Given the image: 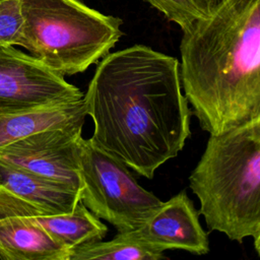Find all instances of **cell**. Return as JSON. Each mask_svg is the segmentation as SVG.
Here are the masks:
<instances>
[{
  "label": "cell",
  "mask_w": 260,
  "mask_h": 260,
  "mask_svg": "<svg viewBox=\"0 0 260 260\" xmlns=\"http://www.w3.org/2000/svg\"><path fill=\"white\" fill-rule=\"evenodd\" d=\"M91 140L146 179L176 157L190 135L179 60L144 45L109 53L84 94Z\"/></svg>",
  "instance_id": "obj_1"
},
{
  "label": "cell",
  "mask_w": 260,
  "mask_h": 260,
  "mask_svg": "<svg viewBox=\"0 0 260 260\" xmlns=\"http://www.w3.org/2000/svg\"><path fill=\"white\" fill-rule=\"evenodd\" d=\"M181 80L201 128L260 119V0H223L183 31Z\"/></svg>",
  "instance_id": "obj_2"
},
{
  "label": "cell",
  "mask_w": 260,
  "mask_h": 260,
  "mask_svg": "<svg viewBox=\"0 0 260 260\" xmlns=\"http://www.w3.org/2000/svg\"><path fill=\"white\" fill-rule=\"evenodd\" d=\"M210 231L243 242L260 230V119L210 134L189 176Z\"/></svg>",
  "instance_id": "obj_3"
},
{
  "label": "cell",
  "mask_w": 260,
  "mask_h": 260,
  "mask_svg": "<svg viewBox=\"0 0 260 260\" xmlns=\"http://www.w3.org/2000/svg\"><path fill=\"white\" fill-rule=\"evenodd\" d=\"M20 47L62 76L84 72L123 36L121 18L79 0H20Z\"/></svg>",
  "instance_id": "obj_4"
},
{
  "label": "cell",
  "mask_w": 260,
  "mask_h": 260,
  "mask_svg": "<svg viewBox=\"0 0 260 260\" xmlns=\"http://www.w3.org/2000/svg\"><path fill=\"white\" fill-rule=\"evenodd\" d=\"M80 176L82 203L118 232L137 230L162 203L138 184L128 166L90 138L81 141Z\"/></svg>",
  "instance_id": "obj_5"
},
{
  "label": "cell",
  "mask_w": 260,
  "mask_h": 260,
  "mask_svg": "<svg viewBox=\"0 0 260 260\" xmlns=\"http://www.w3.org/2000/svg\"><path fill=\"white\" fill-rule=\"evenodd\" d=\"M84 98L65 77L30 54L0 45V113H17Z\"/></svg>",
  "instance_id": "obj_6"
},
{
  "label": "cell",
  "mask_w": 260,
  "mask_h": 260,
  "mask_svg": "<svg viewBox=\"0 0 260 260\" xmlns=\"http://www.w3.org/2000/svg\"><path fill=\"white\" fill-rule=\"evenodd\" d=\"M82 127L46 129L0 148L9 162L81 193Z\"/></svg>",
  "instance_id": "obj_7"
},
{
  "label": "cell",
  "mask_w": 260,
  "mask_h": 260,
  "mask_svg": "<svg viewBox=\"0 0 260 260\" xmlns=\"http://www.w3.org/2000/svg\"><path fill=\"white\" fill-rule=\"evenodd\" d=\"M135 233L164 252L169 249H181L194 255L209 252L208 236L199 221V212L185 190L162 201Z\"/></svg>",
  "instance_id": "obj_8"
},
{
  "label": "cell",
  "mask_w": 260,
  "mask_h": 260,
  "mask_svg": "<svg viewBox=\"0 0 260 260\" xmlns=\"http://www.w3.org/2000/svg\"><path fill=\"white\" fill-rule=\"evenodd\" d=\"M70 255L24 213L16 196L0 187V259L69 260Z\"/></svg>",
  "instance_id": "obj_9"
},
{
  "label": "cell",
  "mask_w": 260,
  "mask_h": 260,
  "mask_svg": "<svg viewBox=\"0 0 260 260\" xmlns=\"http://www.w3.org/2000/svg\"><path fill=\"white\" fill-rule=\"evenodd\" d=\"M0 187L48 214L70 212L80 201L79 192L3 160Z\"/></svg>",
  "instance_id": "obj_10"
},
{
  "label": "cell",
  "mask_w": 260,
  "mask_h": 260,
  "mask_svg": "<svg viewBox=\"0 0 260 260\" xmlns=\"http://www.w3.org/2000/svg\"><path fill=\"white\" fill-rule=\"evenodd\" d=\"M16 198L25 214L39 223L54 241L70 251L102 241L108 233L107 225L81 200L70 212L48 214L20 198Z\"/></svg>",
  "instance_id": "obj_11"
},
{
  "label": "cell",
  "mask_w": 260,
  "mask_h": 260,
  "mask_svg": "<svg viewBox=\"0 0 260 260\" xmlns=\"http://www.w3.org/2000/svg\"><path fill=\"white\" fill-rule=\"evenodd\" d=\"M86 116L84 98L29 111L0 113V148L46 129L83 127Z\"/></svg>",
  "instance_id": "obj_12"
},
{
  "label": "cell",
  "mask_w": 260,
  "mask_h": 260,
  "mask_svg": "<svg viewBox=\"0 0 260 260\" xmlns=\"http://www.w3.org/2000/svg\"><path fill=\"white\" fill-rule=\"evenodd\" d=\"M166 258L164 251L140 239L135 231H127L118 232L110 241H99L73 249L69 260H160Z\"/></svg>",
  "instance_id": "obj_13"
},
{
  "label": "cell",
  "mask_w": 260,
  "mask_h": 260,
  "mask_svg": "<svg viewBox=\"0 0 260 260\" xmlns=\"http://www.w3.org/2000/svg\"><path fill=\"white\" fill-rule=\"evenodd\" d=\"M162 13L168 20L177 23L182 31L206 17L197 0H143Z\"/></svg>",
  "instance_id": "obj_14"
},
{
  "label": "cell",
  "mask_w": 260,
  "mask_h": 260,
  "mask_svg": "<svg viewBox=\"0 0 260 260\" xmlns=\"http://www.w3.org/2000/svg\"><path fill=\"white\" fill-rule=\"evenodd\" d=\"M23 21L20 0H0V45L18 46Z\"/></svg>",
  "instance_id": "obj_15"
},
{
  "label": "cell",
  "mask_w": 260,
  "mask_h": 260,
  "mask_svg": "<svg viewBox=\"0 0 260 260\" xmlns=\"http://www.w3.org/2000/svg\"><path fill=\"white\" fill-rule=\"evenodd\" d=\"M197 1L203 13L205 14V16H208L220 5V3L223 0H197Z\"/></svg>",
  "instance_id": "obj_16"
},
{
  "label": "cell",
  "mask_w": 260,
  "mask_h": 260,
  "mask_svg": "<svg viewBox=\"0 0 260 260\" xmlns=\"http://www.w3.org/2000/svg\"><path fill=\"white\" fill-rule=\"evenodd\" d=\"M253 244H254V249L258 256L260 257V230L258 233L253 237Z\"/></svg>",
  "instance_id": "obj_17"
}]
</instances>
